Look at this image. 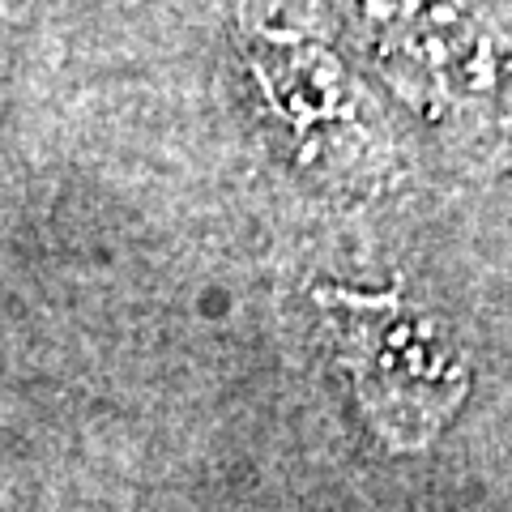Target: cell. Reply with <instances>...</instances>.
<instances>
[{
  "label": "cell",
  "instance_id": "cell-1",
  "mask_svg": "<svg viewBox=\"0 0 512 512\" xmlns=\"http://www.w3.org/2000/svg\"><path fill=\"white\" fill-rule=\"evenodd\" d=\"M346 355L367 414L402 444L431 436L466 389L436 329L402 303L346 299Z\"/></svg>",
  "mask_w": 512,
  "mask_h": 512
}]
</instances>
